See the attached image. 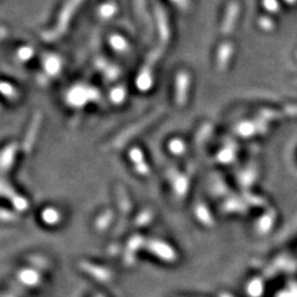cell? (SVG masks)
Wrapping results in <instances>:
<instances>
[{"label":"cell","instance_id":"cell-1","mask_svg":"<svg viewBox=\"0 0 297 297\" xmlns=\"http://www.w3.org/2000/svg\"><path fill=\"white\" fill-rule=\"evenodd\" d=\"M238 12H239V5L236 4V2H231V4L228 6L225 21H224V25H223L224 32L229 31V30L231 29V26H233V24H234V20H235Z\"/></svg>","mask_w":297,"mask_h":297},{"label":"cell","instance_id":"cell-2","mask_svg":"<svg viewBox=\"0 0 297 297\" xmlns=\"http://www.w3.org/2000/svg\"><path fill=\"white\" fill-rule=\"evenodd\" d=\"M156 16H157V24L158 27L161 29V34H162V36L166 37L168 35L167 25H166V16L160 6H156Z\"/></svg>","mask_w":297,"mask_h":297},{"label":"cell","instance_id":"cell-3","mask_svg":"<svg viewBox=\"0 0 297 297\" xmlns=\"http://www.w3.org/2000/svg\"><path fill=\"white\" fill-rule=\"evenodd\" d=\"M115 11H117V6H115L114 4H107L104 5V6H102V9H100V15L104 17H109L112 16Z\"/></svg>","mask_w":297,"mask_h":297},{"label":"cell","instance_id":"cell-4","mask_svg":"<svg viewBox=\"0 0 297 297\" xmlns=\"http://www.w3.org/2000/svg\"><path fill=\"white\" fill-rule=\"evenodd\" d=\"M263 5L265 9H268L269 11H273V12L278 11L279 7H280L278 0H263Z\"/></svg>","mask_w":297,"mask_h":297},{"label":"cell","instance_id":"cell-5","mask_svg":"<svg viewBox=\"0 0 297 297\" xmlns=\"http://www.w3.org/2000/svg\"><path fill=\"white\" fill-rule=\"evenodd\" d=\"M27 275L25 276L24 274H22V278H21V280L24 281V283H26V284H35L37 281V275L36 274H34V273H26Z\"/></svg>","mask_w":297,"mask_h":297},{"label":"cell","instance_id":"cell-6","mask_svg":"<svg viewBox=\"0 0 297 297\" xmlns=\"http://www.w3.org/2000/svg\"><path fill=\"white\" fill-rule=\"evenodd\" d=\"M171 1H173L176 5L182 7V9H187L188 5H190V0H171Z\"/></svg>","mask_w":297,"mask_h":297},{"label":"cell","instance_id":"cell-7","mask_svg":"<svg viewBox=\"0 0 297 297\" xmlns=\"http://www.w3.org/2000/svg\"><path fill=\"white\" fill-rule=\"evenodd\" d=\"M135 6H137L138 11L142 12L145 7V0H135Z\"/></svg>","mask_w":297,"mask_h":297},{"label":"cell","instance_id":"cell-8","mask_svg":"<svg viewBox=\"0 0 297 297\" xmlns=\"http://www.w3.org/2000/svg\"><path fill=\"white\" fill-rule=\"evenodd\" d=\"M260 24L263 25V26H264V25H265V26H268V27H271V26H273V22L270 21V19H265V17H264V19L261 20Z\"/></svg>","mask_w":297,"mask_h":297},{"label":"cell","instance_id":"cell-9","mask_svg":"<svg viewBox=\"0 0 297 297\" xmlns=\"http://www.w3.org/2000/svg\"><path fill=\"white\" fill-rule=\"evenodd\" d=\"M286 2H289V4H294V2H296V0H285Z\"/></svg>","mask_w":297,"mask_h":297}]
</instances>
